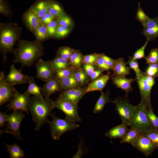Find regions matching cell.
<instances>
[{
  "label": "cell",
  "instance_id": "obj_4",
  "mask_svg": "<svg viewBox=\"0 0 158 158\" xmlns=\"http://www.w3.org/2000/svg\"><path fill=\"white\" fill-rule=\"evenodd\" d=\"M128 126L130 128L136 129L140 133L155 129L149 118L146 108L141 101L137 105L136 109Z\"/></svg>",
  "mask_w": 158,
  "mask_h": 158
},
{
  "label": "cell",
  "instance_id": "obj_38",
  "mask_svg": "<svg viewBox=\"0 0 158 158\" xmlns=\"http://www.w3.org/2000/svg\"><path fill=\"white\" fill-rule=\"evenodd\" d=\"M148 64L158 63V48H153L150 51L148 56L145 57Z\"/></svg>",
  "mask_w": 158,
  "mask_h": 158
},
{
  "label": "cell",
  "instance_id": "obj_17",
  "mask_svg": "<svg viewBox=\"0 0 158 158\" xmlns=\"http://www.w3.org/2000/svg\"><path fill=\"white\" fill-rule=\"evenodd\" d=\"M63 90V87L60 80L54 77L46 82L42 87L41 91L43 97L49 98L51 95Z\"/></svg>",
  "mask_w": 158,
  "mask_h": 158
},
{
  "label": "cell",
  "instance_id": "obj_2",
  "mask_svg": "<svg viewBox=\"0 0 158 158\" xmlns=\"http://www.w3.org/2000/svg\"><path fill=\"white\" fill-rule=\"evenodd\" d=\"M54 102L49 98L35 96L30 97L28 109L35 123L36 131L40 130L44 123H48L49 116H53L51 111L54 109Z\"/></svg>",
  "mask_w": 158,
  "mask_h": 158
},
{
  "label": "cell",
  "instance_id": "obj_19",
  "mask_svg": "<svg viewBox=\"0 0 158 158\" xmlns=\"http://www.w3.org/2000/svg\"><path fill=\"white\" fill-rule=\"evenodd\" d=\"M113 84L117 87L121 89L127 94L132 91L133 89L132 83L136 80V79L128 78L125 77L110 76Z\"/></svg>",
  "mask_w": 158,
  "mask_h": 158
},
{
  "label": "cell",
  "instance_id": "obj_49",
  "mask_svg": "<svg viewBox=\"0 0 158 158\" xmlns=\"http://www.w3.org/2000/svg\"><path fill=\"white\" fill-rule=\"evenodd\" d=\"M82 66V67L83 68L89 78L93 72L97 68L95 65L83 63Z\"/></svg>",
  "mask_w": 158,
  "mask_h": 158
},
{
  "label": "cell",
  "instance_id": "obj_45",
  "mask_svg": "<svg viewBox=\"0 0 158 158\" xmlns=\"http://www.w3.org/2000/svg\"><path fill=\"white\" fill-rule=\"evenodd\" d=\"M59 25L70 28L72 25L71 18L65 14L57 18Z\"/></svg>",
  "mask_w": 158,
  "mask_h": 158
},
{
  "label": "cell",
  "instance_id": "obj_34",
  "mask_svg": "<svg viewBox=\"0 0 158 158\" xmlns=\"http://www.w3.org/2000/svg\"><path fill=\"white\" fill-rule=\"evenodd\" d=\"M142 34L146 37L147 40L148 41L154 40L158 37V25L150 28H144Z\"/></svg>",
  "mask_w": 158,
  "mask_h": 158
},
{
  "label": "cell",
  "instance_id": "obj_18",
  "mask_svg": "<svg viewBox=\"0 0 158 158\" xmlns=\"http://www.w3.org/2000/svg\"><path fill=\"white\" fill-rule=\"evenodd\" d=\"M110 77L109 73L102 74L96 79L91 81L86 86V93L95 91L102 92L110 79Z\"/></svg>",
  "mask_w": 158,
  "mask_h": 158
},
{
  "label": "cell",
  "instance_id": "obj_21",
  "mask_svg": "<svg viewBox=\"0 0 158 158\" xmlns=\"http://www.w3.org/2000/svg\"><path fill=\"white\" fill-rule=\"evenodd\" d=\"M123 58L116 59V63L112 69L113 73L111 75L114 76L125 77L130 73V68L126 66Z\"/></svg>",
  "mask_w": 158,
  "mask_h": 158
},
{
  "label": "cell",
  "instance_id": "obj_5",
  "mask_svg": "<svg viewBox=\"0 0 158 158\" xmlns=\"http://www.w3.org/2000/svg\"><path fill=\"white\" fill-rule=\"evenodd\" d=\"M52 117V120L49 121L48 123L50 126L51 136L54 140H59L66 132L80 127V125L76 122L67 118L61 119L53 115Z\"/></svg>",
  "mask_w": 158,
  "mask_h": 158
},
{
  "label": "cell",
  "instance_id": "obj_51",
  "mask_svg": "<svg viewBox=\"0 0 158 158\" xmlns=\"http://www.w3.org/2000/svg\"><path fill=\"white\" fill-rule=\"evenodd\" d=\"M54 18H55L54 17L49 13H48L40 19V23L43 25L47 26Z\"/></svg>",
  "mask_w": 158,
  "mask_h": 158
},
{
  "label": "cell",
  "instance_id": "obj_28",
  "mask_svg": "<svg viewBox=\"0 0 158 158\" xmlns=\"http://www.w3.org/2000/svg\"><path fill=\"white\" fill-rule=\"evenodd\" d=\"M74 73L75 78L81 87H84L90 81L89 77L82 67L74 69Z\"/></svg>",
  "mask_w": 158,
  "mask_h": 158
},
{
  "label": "cell",
  "instance_id": "obj_12",
  "mask_svg": "<svg viewBox=\"0 0 158 158\" xmlns=\"http://www.w3.org/2000/svg\"><path fill=\"white\" fill-rule=\"evenodd\" d=\"M30 95L25 92L23 93L18 92L6 107L9 110L22 111L28 114V107Z\"/></svg>",
  "mask_w": 158,
  "mask_h": 158
},
{
  "label": "cell",
  "instance_id": "obj_32",
  "mask_svg": "<svg viewBox=\"0 0 158 158\" xmlns=\"http://www.w3.org/2000/svg\"><path fill=\"white\" fill-rule=\"evenodd\" d=\"M83 56L78 51L75 50L69 61L71 67L74 69L81 67L83 63Z\"/></svg>",
  "mask_w": 158,
  "mask_h": 158
},
{
  "label": "cell",
  "instance_id": "obj_6",
  "mask_svg": "<svg viewBox=\"0 0 158 158\" xmlns=\"http://www.w3.org/2000/svg\"><path fill=\"white\" fill-rule=\"evenodd\" d=\"M113 101V103L116 106V112L121 119L122 122L128 125L130 119L136 109L137 105H133L130 103L126 93L123 97L118 96L114 99Z\"/></svg>",
  "mask_w": 158,
  "mask_h": 158
},
{
  "label": "cell",
  "instance_id": "obj_13",
  "mask_svg": "<svg viewBox=\"0 0 158 158\" xmlns=\"http://www.w3.org/2000/svg\"><path fill=\"white\" fill-rule=\"evenodd\" d=\"M132 146L147 157L152 154L158 147L148 138L140 133Z\"/></svg>",
  "mask_w": 158,
  "mask_h": 158
},
{
  "label": "cell",
  "instance_id": "obj_30",
  "mask_svg": "<svg viewBox=\"0 0 158 158\" xmlns=\"http://www.w3.org/2000/svg\"><path fill=\"white\" fill-rule=\"evenodd\" d=\"M140 134L136 129L130 128L120 142L121 143H129L132 145Z\"/></svg>",
  "mask_w": 158,
  "mask_h": 158
},
{
  "label": "cell",
  "instance_id": "obj_35",
  "mask_svg": "<svg viewBox=\"0 0 158 158\" xmlns=\"http://www.w3.org/2000/svg\"><path fill=\"white\" fill-rule=\"evenodd\" d=\"M126 64L129 66V68L133 69L136 75V78H138L143 72L139 69L138 64L136 60L134 59L132 57L129 56Z\"/></svg>",
  "mask_w": 158,
  "mask_h": 158
},
{
  "label": "cell",
  "instance_id": "obj_22",
  "mask_svg": "<svg viewBox=\"0 0 158 158\" xmlns=\"http://www.w3.org/2000/svg\"><path fill=\"white\" fill-rule=\"evenodd\" d=\"M49 0H37L30 7L41 19L48 13Z\"/></svg>",
  "mask_w": 158,
  "mask_h": 158
},
{
  "label": "cell",
  "instance_id": "obj_50",
  "mask_svg": "<svg viewBox=\"0 0 158 158\" xmlns=\"http://www.w3.org/2000/svg\"><path fill=\"white\" fill-rule=\"evenodd\" d=\"M100 55L103 59L105 63L113 69L115 64L116 59H113L103 54H100Z\"/></svg>",
  "mask_w": 158,
  "mask_h": 158
},
{
  "label": "cell",
  "instance_id": "obj_9",
  "mask_svg": "<svg viewBox=\"0 0 158 158\" xmlns=\"http://www.w3.org/2000/svg\"><path fill=\"white\" fill-rule=\"evenodd\" d=\"M4 71L0 73V107L5 103L10 102L18 92L14 85L6 81Z\"/></svg>",
  "mask_w": 158,
  "mask_h": 158
},
{
  "label": "cell",
  "instance_id": "obj_53",
  "mask_svg": "<svg viewBox=\"0 0 158 158\" xmlns=\"http://www.w3.org/2000/svg\"><path fill=\"white\" fill-rule=\"evenodd\" d=\"M7 115L6 113H4L2 111L0 112V126L2 127L4 126L6 124V117Z\"/></svg>",
  "mask_w": 158,
  "mask_h": 158
},
{
  "label": "cell",
  "instance_id": "obj_23",
  "mask_svg": "<svg viewBox=\"0 0 158 158\" xmlns=\"http://www.w3.org/2000/svg\"><path fill=\"white\" fill-rule=\"evenodd\" d=\"M110 92L107 89L106 92H101V95L96 102L94 107L93 113L94 114L99 113L102 111L105 105L109 103H113L110 98Z\"/></svg>",
  "mask_w": 158,
  "mask_h": 158
},
{
  "label": "cell",
  "instance_id": "obj_16",
  "mask_svg": "<svg viewBox=\"0 0 158 158\" xmlns=\"http://www.w3.org/2000/svg\"><path fill=\"white\" fill-rule=\"evenodd\" d=\"M23 24L32 33L40 23V19L30 8L22 16Z\"/></svg>",
  "mask_w": 158,
  "mask_h": 158
},
{
  "label": "cell",
  "instance_id": "obj_1",
  "mask_svg": "<svg viewBox=\"0 0 158 158\" xmlns=\"http://www.w3.org/2000/svg\"><path fill=\"white\" fill-rule=\"evenodd\" d=\"M17 43V47L13 51V63H20L23 67H30L44 54L42 42L35 40L30 41L20 39Z\"/></svg>",
  "mask_w": 158,
  "mask_h": 158
},
{
  "label": "cell",
  "instance_id": "obj_25",
  "mask_svg": "<svg viewBox=\"0 0 158 158\" xmlns=\"http://www.w3.org/2000/svg\"><path fill=\"white\" fill-rule=\"evenodd\" d=\"M35 35L36 41L42 42L50 39L47 31V26L40 23L32 32Z\"/></svg>",
  "mask_w": 158,
  "mask_h": 158
},
{
  "label": "cell",
  "instance_id": "obj_47",
  "mask_svg": "<svg viewBox=\"0 0 158 158\" xmlns=\"http://www.w3.org/2000/svg\"><path fill=\"white\" fill-rule=\"evenodd\" d=\"M95 65L97 67V68L104 71H109L112 70V68L108 66L104 62L103 59L100 55Z\"/></svg>",
  "mask_w": 158,
  "mask_h": 158
},
{
  "label": "cell",
  "instance_id": "obj_10",
  "mask_svg": "<svg viewBox=\"0 0 158 158\" xmlns=\"http://www.w3.org/2000/svg\"><path fill=\"white\" fill-rule=\"evenodd\" d=\"M146 73L143 72L140 76L136 78L140 92L141 101L146 109H153L150 100V93L152 87L147 80Z\"/></svg>",
  "mask_w": 158,
  "mask_h": 158
},
{
  "label": "cell",
  "instance_id": "obj_43",
  "mask_svg": "<svg viewBox=\"0 0 158 158\" xmlns=\"http://www.w3.org/2000/svg\"><path fill=\"white\" fill-rule=\"evenodd\" d=\"M145 73L155 78L158 74V63L149 64Z\"/></svg>",
  "mask_w": 158,
  "mask_h": 158
},
{
  "label": "cell",
  "instance_id": "obj_36",
  "mask_svg": "<svg viewBox=\"0 0 158 158\" xmlns=\"http://www.w3.org/2000/svg\"><path fill=\"white\" fill-rule=\"evenodd\" d=\"M71 30L70 28L59 25L56 31L52 38L55 39H60L66 37Z\"/></svg>",
  "mask_w": 158,
  "mask_h": 158
},
{
  "label": "cell",
  "instance_id": "obj_42",
  "mask_svg": "<svg viewBox=\"0 0 158 158\" xmlns=\"http://www.w3.org/2000/svg\"><path fill=\"white\" fill-rule=\"evenodd\" d=\"M140 134L148 138L155 146L158 147V130L154 129Z\"/></svg>",
  "mask_w": 158,
  "mask_h": 158
},
{
  "label": "cell",
  "instance_id": "obj_20",
  "mask_svg": "<svg viewBox=\"0 0 158 158\" xmlns=\"http://www.w3.org/2000/svg\"><path fill=\"white\" fill-rule=\"evenodd\" d=\"M128 126L127 124L123 123L120 125L114 127L108 130L105 134V136L112 139H122L129 130Z\"/></svg>",
  "mask_w": 158,
  "mask_h": 158
},
{
  "label": "cell",
  "instance_id": "obj_3",
  "mask_svg": "<svg viewBox=\"0 0 158 158\" xmlns=\"http://www.w3.org/2000/svg\"><path fill=\"white\" fill-rule=\"evenodd\" d=\"M22 28L16 23H0V50L3 61L7 59V54L13 53V47L21 37Z\"/></svg>",
  "mask_w": 158,
  "mask_h": 158
},
{
  "label": "cell",
  "instance_id": "obj_41",
  "mask_svg": "<svg viewBox=\"0 0 158 158\" xmlns=\"http://www.w3.org/2000/svg\"><path fill=\"white\" fill-rule=\"evenodd\" d=\"M59 25L57 18H54L47 25V32L50 38L55 34Z\"/></svg>",
  "mask_w": 158,
  "mask_h": 158
},
{
  "label": "cell",
  "instance_id": "obj_14",
  "mask_svg": "<svg viewBox=\"0 0 158 158\" xmlns=\"http://www.w3.org/2000/svg\"><path fill=\"white\" fill-rule=\"evenodd\" d=\"M21 70L16 69L13 64L12 65L9 73L6 77L7 82L13 85L28 83L29 77L22 73Z\"/></svg>",
  "mask_w": 158,
  "mask_h": 158
},
{
  "label": "cell",
  "instance_id": "obj_48",
  "mask_svg": "<svg viewBox=\"0 0 158 158\" xmlns=\"http://www.w3.org/2000/svg\"><path fill=\"white\" fill-rule=\"evenodd\" d=\"M148 41L147 40L144 45L140 48L138 49L133 54L132 57L136 60L145 58V51L147 45Z\"/></svg>",
  "mask_w": 158,
  "mask_h": 158
},
{
  "label": "cell",
  "instance_id": "obj_37",
  "mask_svg": "<svg viewBox=\"0 0 158 158\" xmlns=\"http://www.w3.org/2000/svg\"><path fill=\"white\" fill-rule=\"evenodd\" d=\"M135 18L138 21L142 23L143 26L147 22L149 18L142 9L139 2H138V7L135 15Z\"/></svg>",
  "mask_w": 158,
  "mask_h": 158
},
{
  "label": "cell",
  "instance_id": "obj_11",
  "mask_svg": "<svg viewBox=\"0 0 158 158\" xmlns=\"http://www.w3.org/2000/svg\"><path fill=\"white\" fill-rule=\"evenodd\" d=\"M37 77L44 82L54 77L55 72L50 60L45 61L41 59H38L35 64Z\"/></svg>",
  "mask_w": 158,
  "mask_h": 158
},
{
  "label": "cell",
  "instance_id": "obj_33",
  "mask_svg": "<svg viewBox=\"0 0 158 158\" xmlns=\"http://www.w3.org/2000/svg\"><path fill=\"white\" fill-rule=\"evenodd\" d=\"M72 48L66 46L60 47L57 51L56 56L69 60L75 51Z\"/></svg>",
  "mask_w": 158,
  "mask_h": 158
},
{
  "label": "cell",
  "instance_id": "obj_44",
  "mask_svg": "<svg viewBox=\"0 0 158 158\" xmlns=\"http://www.w3.org/2000/svg\"><path fill=\"white\" fill-rule=\"evenodd\" d=\"M149 118L155 129L158 130V117L153 112V109H146Z\"/></svg>",
  "mask_w": 158,
  "mask_h": 158
},
{
  "label": "cell",
  "instance_id": "obj_8",
  "mask_svg": "<svg viewBox=\"0 0 158 158\" xmlns=\"http://www.w3.org/2000/svg\"><path fill=\"white\" fill-rule=\"evenodd\" d=\"M23 111H13L11 114L7 115L6 126V128L4 130H0V134L8 133L13 135L16 138L21 139L20 126V124L25 117Z\"/></svg>",
  "mask_w": 158,
  "mask_h": 158
},
{
  "label": "cell",
  "instance_id": "obj_29",
  "mask_svg": "<svg viewBox=\"0 0 158 158\" xmlns=\"http://www.w3.org/2000/svg\"><path fill=\"white\" fill-rule=\"evenodd\" d=\"M54 72L62 69L71 67L70 61L56 57L50 61Z\"/></svg>",
  "mask_w": 158,
  "mask_h": 158
},
{
  "label": "cell",
  "instance_id": "obj_26",
  "mask_svg": "<svg viewBox=\"0 0 158 158\" xmlns=\"http://www.w3.org/2000/svg\"><path fill=\"white\" fill-rule=\"evenodd\" d=\"M48 13L55 18H58L65 14L61 6L53 0H49Z\"/></svg>",
  "mask_w": 158,
  "mask_h": 158
},
{
  "label": "cell",
  "instance_id": "obj_46",
  "mask_svg": "<svg viewBox=\"0 0 158 158\" xmlns=\"http://www.w3.org/2000/svg\"><path fill=\"white\" fill-rule=\"evenodd\" d=\"M99 55V54L95 53L84 56L83 63L95 65Z\"/></svg>",
  "mask_w": 158,
  "mask_h": 158
},
{
  "label": "cell",
  "instance_id": "obj_40",
  "mask_svg": "<svg viewBox=\"0 0 158 158\" xmlns=\"http://www.w3.org/2000/svg\"><path fill=\"white\" fill-rule=\"evenodd\" d=\"M0 13L6 17L11 18L12 12L8 4L4 0H0Z\"/></svg>",
  "mask_w": 158,
  "mask_h": 158
},
{
  "label": "cell",
  "instance_id": "obj_31",
  "mask_svg": "<svg viewBox=\"0 0 158 158\" xmlns=\"http://www.w3.org/2000/svg\"><path fill=\"white\" fill-rule=\"evenodd\" d=\"M4 144L9 152L11 158H21L24 157V153L18 145L15 144L9 145Z\"/></svg>",
  "mask_w": 158,
  "mask_h": 158
},
{
  "label": "cell",
  "instance_id": "obj_39",
  "mask_svg": "<svg viewBox=\"0 0 158 158\" xmlns=\"http://www.w3.org/2000/svg\"><path fill=\"white\" fill-rule=\"evenodd\" d=\"M74 68L71 67L65 68L55 72L54 77L60 80L61 79L70 75L73 72Z\"/></svg>",
  "mask_w": 158,
  "mask_h": 158
},
{
  "label": "cell",
  "instance_id": "obj_7",
  "mask_svg": "<svg viewBox=\"0 0 158 158\" xmlns=\"http://www.w3.org/2000/svg\"><path fill=\"white\" fill-rule=\"evenodd\" d=\"M54 108L61 111L66 115V117L73 121H81L78 111V103L70 102L59 96L54 101Z\"/></svg>",
  "mask_w": 158,
  "mask_h": 158
},
{
  "label": "cell",
  "instance_id": "obj_15",
  "mask_svg": "<svg viewBox=\"0 0 158 158\" xmlns=\"http://www.w3.org/2000/svg\"><path fill=\"white\" fill-rule=\"evenodd\" d=\"M86 86L77 88L63 90L61 92L59 96L70 102L78 103L86 93Z\"/></svg>",
  "mask_w": 158,
  "mask_h": 158
},
{
  "label": "cell",
  "instance_id": "obj_52",
  "mask_svg": "<svg viewBox=\"0 0 158 158\" xmlns=\"http://www.w3.org/2000/svg\"><path fill=\"white\" fill-rule=\"evenodd\" d=\"M104 71L97 68L92 73L89 77V80L91 81L96 79L101 75Z\"/></svg>",
  "mask_w": 158,
  "mask_h": 158
},
{
  "label": "cell",
  "instance_id": "obj_54",
  "mask_svg": "<svg viewBox=\"0 0 158 158\" xmlns=\"http://www.w3.org/2000/svg\"><path fill=\"white\" fill-rule=\"evenodd\" d=\"M157 77L158 78V74L157 75Z\"/></svg>",
  "mask_w": 158,
  "mask_h": 158
},
{
  "label": "cell",
  "instance_id": "obj_24",
  "mask_svg": "<svg viewBox=\"0 0 158 158\" xmlns=\"http://www.w3.org/2000/svg\"><path fill=\"white\" fill-rule=\"evenodd\" d=\"M59 80L62 86L63 90L81 87L75 78L74 71L69 76L63 78Z\"/></svg>",
  "mask_w": 158,
  "mask_h": 158
},
{
  "label": "cell",
  "instance_id": "obj_27",
  "mask_svg": "<svg viewBox=\"0 0 158 158\" xmlns=\"http://www.w3.org/2000/svg\"><path fill=\"white\" fill-rule=\"evenodd\" d=\"M28 83V87L26 91L25 92L26 93L30 95H32L38 97H43L41 91L42 88L36 84L33 77H29Z\"/></svg>",
  "mask_w": 158,
  "mask_h": 158
}]
</instances>
